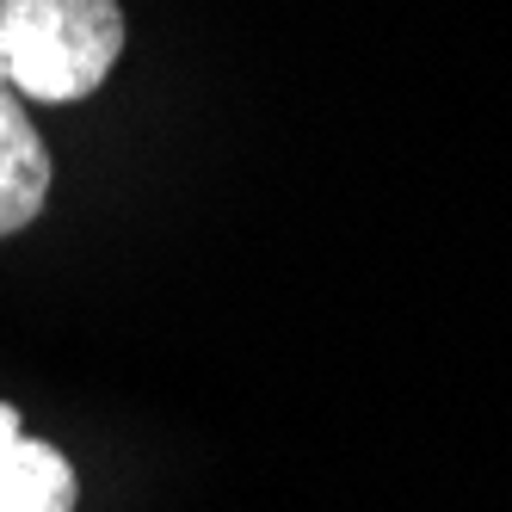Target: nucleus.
I'll use <instances>...</instances> for the list:
<instances>
[{
  "instance_id": "nucleus-1",
  "label": "nucleus",
  "mask_w": 512,
  "mask_h": 512,
  "mask_svg": "<svg viewBox=\"0 0 512 512\" xmlns=\"http://www.w3.org/2000/svg\"><path fill=\"white\" fill-rule=\"evenodd\" d=\"M130 44L118 0H0V87L75 105L105 87Z\"/></svg>"
},
{
  "instance_id": "nucleus-3",
  "label": "nucleus",
  "mask_w": 512,
  "mask_h": 512,
  "mask_svg": "<svg viewBox=\"0 0 512 512\" xmlns=\"http://www.w3.org/2000/svg\"><path fill=\"white\" fill-rule=\"evenodd\" d=\"M50 149L38 124L25 118V99L0 87V241L31 229L50 204Z\"/></svg>"
},
{
  "instance_id": "nucleus-2",
  "label": "nucleus",
  "mask_w": 512,
  "mask_h": 512,
  "mask_svg": "<svg viewBox=\"0 0 512 512\" xmlns=\"http://www.w3.org/2000/svg\"><path fill=\"white\" fill-rule=\"evenodd\" d=\"M75 500V463L44 438H31L19 408L0 401V512H75Z\"/></svg>"
}]
</instances>
